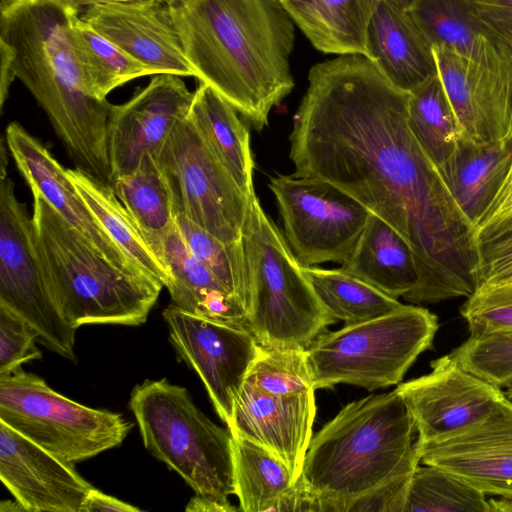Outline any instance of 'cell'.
Instances as JSON below:
<instances>
[{
  "label": "cell",
  "mask_w": 512,
  "mask_h": 512,
  "mask_svg": "<svg viewBox=\"0 0 512 512\" xmlns=\"http://www.w3.org/2000/svg\"><path fill=\"white\" fill-rule=\"evenodd\" d=\"M490 512H512V497L489 498Z\"/></svg>",
  "instance_id": "obj_49"
},
{
  "label": "cell",
  "mask_w": 512,
  "mask_h": 512,
  "mask_svg": "<svg viewBox=\"0 0 512 512\" xmlns=\"http://www.w3.org/2000/svg\"><path fill=\"white\" fill-rule=\"evenodd\" d=\"M171 8L195 77L263 130L294 88L288 13L277 0H181Z\"/></svg>",
  "instance_id": "obj_2"
},
{
  "label": "cell",
  "mask_w": 512,
  "mask_h": 512,
  "mask_svg": "<svg viewBox=\"0 0 512 512\" xmlns=\"http://www.w3.org/2000/svg\"><path fill=\"white\" fill-rule=\"evenodd\" d=\"M32 195L35 253L66 321L75 329L145 323L164 286L112 264L42 196Z\"/></svg>",
  "instance_id": "obj_5"
},
{
  "label": "cell",
  "mask_w": 512,
  "mask_h": 512,
  "mask_svg": "<svg viewBox=\"0 0 512 512\" xmlns=\"http://www.w3.org/2000/svg\"><path fill=\"white\" fill-rule=\"evenodd\" d=\"M181 76L153 75L125 103L112 105L107 122V149L112 180L130 173L146 153H155L193 100Z\"/></svg>",
  "instance_id": "obj_15"
},
{
  "label": "cell",
  "mask_w": 512,
  "mask_h": 512,
  "mask_svg": "<svg viewBox=\"0 0 512 512\" xmlns=\"http://www.w3.org/2000/svg\"><path fill=\"white\" fill-rule=\"evenodd\" d=\"M0 480L27 512H80L93 488L75 469L0 421Z\"/></svg>",
  "instance_id": "obj_18"
},
{
  "label": "cell",
  "mask_w": 512,
  "mask_h": 512,
  "mask_svg": "<svg viewBox=\"0 0 512 512\" xmlns=\"http://www.w3.org/2000/svg\"><path fill=\"white\" fill-rule=\"evenodd\" d=\"M413 473L395 476L357 498L349 504L347 512H404Z\"/></svg>",
  "instance_id": "obj_42"
},
{
  "label": "cell",
  "mask_w": 512,
  "mask_h": 512,
  "mask_svg": "<svg viewBox=\"0 0 512 512\" xmlns=\"http://www.w3.org/2000/svg\"><path fill=\"white\" fill-rule=\"evenodd\" d=\"M419 453L421 463L440 467L487 496L512 497V402L452 435L419 444Z\"/></svg>",
  "instance_id": "obj_17"
},
{
  "label": "cell",
  "mask_w": 512,
  "mask_h": 512,
  "mask_svg": "<svg viewBox=\"0 0 512 512\" xmlns=\"http://www.w3.org/2000/svg\"><path fill=\"white\" fill-rule=\"evenodd\" d=\"M495 45L512 60V0H465Z\"/></svg>",
  "instance_id": "obj_41"
},
{
  "label": "cell",
  "mask_w": 512,
  "mask_h": 512,
  "mask_svg": "<svg viewBox=\"0 0 512 512\" xmlns=\"http://www.w3.org/2000/svg\"><path fill=\"white\" fill-rule=\"evenodd\" d=\"M438 318L404 305L389 314L323 331L307 347L314 388L350 384L368 391L398 385L418 356L433 347Z\"/></svg>",
  "instance_id": "obj_8"
},
{
  "label": "cell",
  "mask_w": 512,
  "mask_h": 512,
  "mask_svg": "<svg viewBox=\"0 0 512 512\" xmlns=\"http://www.w3.org/2000/svg\"><path fill=\"white\" fill-rule=\"evenodd\" d=\"M239 510L240 508H236L230 503H221L201 495L192 497L185 508L187 512H232Z\"/></svg>",
  "instance_id": "obj_46"
},
{
  "label": "cell",
  "mask_w": 512,
  "mask_h": 512,
  "mask_svg": "<svg viewBox=\"0 0 512 512\" xmlns=\"http://www.w3.org/2000/svg\"><path fill=\"white\" fill-rule=\"evenodd\" d=\"M241 242L249 278L248 329L260 344L307 347L335 321L254 193Z\"/></svg>",
  "instance_id": "obj_7"
},
{
  "label": "cell",
  "mask_w": 512,
  "mask_h": 512,
  "mask_svg": "<svg viewBox=\"0 0 512 512\" xmlns=\"http://www.w3.org/2000/svg\"><path fill=\"white\" fill-rule=\"evenodd\" d=\"M315 414V390L272 395L244 383L228 428L232 435L269 450L298 481L311 441Z\"/></svg>",
  "instance_id": "obj_21"
},
{
  "label": "cell",
  "mask_w": 512,
  "mask_h": 512,
  "mask_svg": "<svg viewBox=\"0 0 512 512\" xmlns=\"http://www.w3.org/2000/svg\"><path fill=\"white\" fill-rule=\"evenodd\" d=\"M163 257L171 276L167 289L174 305L213 321L248 328L243 305L190 252L176 223L164 241Z\"/></svg>",
  "instance_id": "obj_23"
},
{
  "label": "cell",
  "mask_w": 512,
  "mask_h": 512,
  "mask_svg": "<svg viewBox=\"0 0 512 512\" xmlns=\"http://www.w3.org/2000/svg\"><path fill=\"white\" fill-rule=\"evenodd\" d=\"M145 448L201 495L230 503L235 494L233 441L229 428L212 422L188 390L166 378L145 380L130 395Z\"/></svg>",
  "instance_id": "obj_6"
},
{
  "label": "cell",
  "mask_w": 512,
  "mask_h": 512,
  "mask_svg": "<svg viewBox=\"0 0 512 512\" xmlns=\"http://www.w3.org/2000/svg\"><path fill=\"white\" fill-rule=\"evenodd\" d=\"M235 495L240 511H278L281 501L295 488L288 467L263 446L232 435Z\"/></svg>",
  "instance_id": "obj_31"
},
{
  "label": "cell",
  "mask_w": 512,
  "mask_h": 512,
  "mask_svg": "<svg viewBox=\"0 0 512 512\" xmlns=\"http://www.w3.org/2000/svg\"><path fill=\"white\" fill-rule=\"evenodd\" d=\"M406 10L432 46H442L483 66L512 71L465 0H410Z\"/></svg>",
  "instance_id": "obj_27"
},
{
  "label": "cell",
  "mask_w": 512,
  "mask_h": 512,
  "mask_svg": "<svg viewBox=\"0 0 512 512\" xmlns=\"http://www.w3.org/2000/svg\"><path fill=\"white\" fill-rule=\"evenodd\" d=\"M1 511H25L24 508L18 503L16 500L15 502L11 501H3L1 502Z\"/></svg>",
  "instance_id": "obj_50"
},
{
  "label": "cell",
  "mask_w": 512,
  "mask_h": 512,
  "mask_svg": "<svg viewBox=\"0 0 512 512\" xmlns=\"http://www.w3.org/2000/svg\"><path fill=\"white\" fill-rule=\"evenodd\" d=\"M341 269L396 299L404 298L420 282L411 246L372 213Z\"/></svg>",
  "instance_id": "obj_25"
},
{
  "label": "cell",
  "mask_w": 512,
  "mask_h": 512,
  "mask_svg": "<svg viewBox=\"0 0 512 512\" xmlns=\"http://www.w3.org/2000/svg\"><path fill=\"white\" fill-rule=\"evenodd\" d=\"M450 354L464 369L501 389L512 384V330L470 335Z\"/></svg>",
  "instance_id": "obj_38"
},
{
  "label": "cell",
  "mask_w": 512,
  "mask_h": 512,
  "mask_svg": "<svg viewBox=\"0 0 512 512\" xmlns=\"http://www.w3.org/2000/svg\"><path fill=\"white\" fill-rule=\"evenodd\" d=\"M162 1L170 6H173V5L177 4L178 2H180L181 0H162Z\"/></svg>",
  "instance_id": "obj_53"
},
{
  "label": "cell",
  "mask_w": 512,
  "mask_h": 512,
  "mask_svg": "<svg viewBox=\"0 0 512 512\" xmlns=\"http://www.w3.org/2000/svg\"><path fill=\"white\" fill-rule=\"evenodd\" d=\"M408 123L440 169L453 154L462 130L439 75L410 91Z\"/></svg>",
  "instance_id": "obj_34"
},
{
  "label": "cell",
  "mask_w": 512,
  "mask_h": 512,
  "mask_svg": "<svg viewBox=\"0 0 512 512\" xmlns=\"http://www.w3.org/2000/svg\"><path fill=\"white\" fill-rule=\"evenodd\" d=\"M76 15L60 0H0V56L44 110L75 168L112 187L113 104L85 89L71 43Z\"/></svg>",
  "instance_id": "obj_3"
},
{
  "label": "cell",
  "mask_w": 512,
  "mask_h": 512,
  "mask_svg": "<svg viewBox=\"0 0 512 512\" xmlns=\"http://www.w3.org/2000/svg\"><path fill=\"white\" fill-rule=\"evenodd\" d=\"M67 7L78 13L79 15L87 8L95 5L110 4L117 2H127L134 0H60Z\"/></svg>",
  "instance_id": "obj_47"
},
{
  "label": "cell",
  "mask_w": 512,
  "mask_h": 512,
  "mask_svg": "<svg viewBox=\"0 0 512 512\" xmlns=\"http://www.w3.org/2000/svg\"><path fill=\"white\" fill-rule=\"evenodd\" d=\"M71 43L88 94L106 100L115 88L133 79L153 75L76 15L71 26Z\"/></svg>",
  "instance_id": "obj_33"
},
{
  "label": "cell",
  "mask_w": 512,
  "mask_h": 512,
  "mask_svg": "<svg viewBox=\"0 0 512 512\" xmlns=\"http://www.w3.org/2000/svg\"><path fill=\"white\" fill-rule=\"evenodd\" d=\"M409 97L363 55L315 64L289 135L293 174L330 183L408 242L420 282L406 301L468 298L480 285L478 231L410 129Z\"/></svg>",
  "instance_id": "obj_1"
},
{
  "label": "cell",
  "mask_w": 512,
  "mask_h": 512,
  "mask_svg": "<svg viewBox=\"0 0 512 512\" xmlns=\"http://www.w3.org/2000/svg\"><path fill=\"white\" fill-rule=\"evenodd\" d=\"M169 339L178 356L202 380L221 420L230 425L238 394L258 341L246 327H236L186 312L173 303L163 311Z\"/></svg>",
  "instance_id": "obj_13"
},
{
  "label": "cell",
  "mask_w": 512,
  "mask_h": 512,
  "mask_svg": "<svg viewBox=\"0 0 512 512\" xmlns=\"http://www.w3.org/2000/svg\"><path fill=\"white\" fill-rule=\"evenodd\" d=\"M433 52L462 136L476 142L512 136V71L483 66L442 46Z\"/></svg>",
  "instance_id": "obj_19"
},
{
  "label": "cell",
  "mask_w": 512,
  "mask_h": 512,
  "mask_svg": "<svg viewBox=\"0 0 512 512\" xmlns=\"http://www.w3.org/2000/svg\"><path fill=\"white\" fill-rule=\"evenodd\" d=\"M470 335L512 330V283L481 285L460 308Z\"/></svg>",
  "instance_id": "obj_39"
},
{
  "label": "cell",
  "mask_w": 512,
  "mask_h": 512,
  "mask_svg": "<svg viewBox=\"0 0 512 512\" xmlns=\"http://www.w3.org/2000/svg\"><path fill=\"white\" fill-rule=\"evenodd\" d=\"M430 366L429 373L396 387L415 421L419 444L473 425L509 401L503 389L464 369L450 353Z\"/></svg>",
  "instance_id": "obj_14"
},
{
  "label": "cell",
  "mask_w": 512,
  "mask_h": 512,
  "mask_svg": "<svg viewBox=\"0 0 512 512\" xmlns=\"http://www.w3.org/2000/svg\"><path fill=\"white\" fill-rule=\"evenodd\" d=\"M80 18L153 75L195 77L172 8L162 0L95 5L84 10Z\"/></svg>",
  "instance_id": "obj_16"
},
{
  "label": "cell",
  "mask_w": 512,
  "mask_h": 512,
  "mask_svg": "<svg viewBox=\"0 0 512 512\" xmlns=\"http://www.w3.org/2000/svg\"><path fill=\"white\" fill-rule=\"evenodd\" d=\"M512 226V164L493 201L478 221L479 242Z\"/></svg>",
  "instance_id": "obj_43"
},
{
  "label": "cell",
  "mask_w": 512,
  "mask_h": 512,
  "mask_svg": "<svg viewBox=\"0 0 512 512\" xmlns=\"http://www.w3.org/2000/svg\"><path fill=\"white\" fill-rule=\"evenodd\" d=\"M303 272L320 304L336 322L345 325L365 322L404 306L366 282L339 269L303 266Z\"/></svg>",
  "instance_id": "obj_32"
},
{
  "label": "cell",
  "mask_w": 512,
  "mask_h": 512,
  "mask_svg": "<svg viewBox=\"0 0 512 512\" xmlns=\"http://www.w3.org/2000/svg\"><path fill=\"white\" fill-rule=\"evenodd\" d=\"M140 512L136 506L105 494L93 487L86 496L80 512Z\"/></svg>",
  "instance_id": "obj_45"
},
{
  "label": "cell",
  "mask_w": 512,
  "mask_h": 512,
  "mask_svg": "<svg viewBox=\"0 0 512 512\" xmlns=\"http://www.w3.org/2000/svg\"><path fill=\"white\" fill-rule=\"evenodd\" d=\"M369 59L396 87L410 92L438 75L433 46L406 8L380 0L367 30Z\"/></svg>",
  "instance_id": "obj_22"
},
{
  "label": "cell",
  "mask_w": 512,
  "mask_h": 512,
  "mask_svg": "<svg viewBox=\"0 0 512 512\" xmlns=\"http://www.w3.org/2000/svg\"><path fill=\"white\" fill-rule=\"evenodd\" d=\"M0 306L27 322L40 344L76 362L75 329L64 318L41 271L32 238V217L8 175L0 153Z\"/></svg>",
  "instance_id": "obj_10"
},
{
  "label": "cell",
  "mask_w": 512,
  "mask_h": 512,
  "mask_svg": "<svg viewBox=\"0 0 512 512\" xmlns=\"http://www.w3.org/2000/svg\"><path fill=\"white\" fill-rule=\"evenodd\" d=\"M395 3H397L398 5L406 8V6L408 5V3L410 2V0H391Z\"/></svg>",
  "instance_id": "obj_52"
},
{
  "label": "cell",
  "mask_w": 512,
  "mask_h": 512,
  "mask_svg": "<svg viewBox=\"0 0 512 512\" xmlns=\"http://www.w3.org/2000/svg\"><path fill=\"white\" fill-rule=\"evenodd\" d=\"M490 512L486 494L446 470L420 464L408 488L404 512Z\"/></svg>",
  "instance_id": "obj_35"
},
{
  "label": "cell",
  "mask_w": 512,
  "mask_h": 512,
  "mask_svg": "<svg viewBox=\"0 0 512 512\" xmlns=\"http://www.w3.org/2000/svg\"><path fill=\"white\" fill-rule=\"evenodd\" d=\"M283 236L303 266L343 264L370 212L328 182L278 174L270 178Z\"/></svg>",
  "instance_id": "obj_12"
},
{
  "label": "cell",
  "mask_w": 512,
  "mask_h": 512,
  "mask_svg": "<svg viewBox=\"0 0 512 512\" xmlns=\"http://www.w3.org/2000/svg\"><path fill=\"white\" fill-rule=\"evenodd\" d=\"M511 164L512 136L491 142L461 136L440 168L453 198L475 226L500 190Z\"/></svg>",
  "instance_id": "obj_24"
},
{
  "label": "cell",
  "mask_w": 512,
  "mask_h": 512,
  "mask_svg": "<svg viewBox=\"0 0 512 512\" xmlns=\"http://www.w3.org/2000/svg\"><path fill=\"white\" fill-rule=\"evenodd\" d=\"M6 143L32 194L42 196L112 264L125 272L151 279L128 259L102 229L69 178L67 169L39 140L19 123L12 122L6 128Z\"/></svg>",
  "instance_id": "obj_20"
},
{
  "label": "cell",
  "mask_w": 512,
  "mask_h": 512,
  "mask_svg": "<svg viewBox=\"0 0 512 512\" xmlns=\"http://www.w3.org/2000/svg\"><path fill=\"white\" fill-rule=\"evenodd\" d=\"M176 226L190 252L235 296L248 313L249 278L241 239L224 243L183 215Z\"/></svg>",
  "instance_id": "obj_36"
},
{
  "label": "cell",
  "mask_w": 512,
  "mask_h": 512,
  "mask_svg": "<svg viewBox=\"0 0 512 512\" xmlns=\"http://www.w3.org/2000/svg\"><path fill=\"white\" fill-rule=\"evenodd\" d=\"M277 1L317 50L369 57L367 30L380 0Z\"/></svg>",
  "instance_id": "obj_26"
},
{
  "label": "cell",
  "mask_w": 512,
  "mask_h": 512,
  "mask_svg": "<svg viewBox=\"0 0 512 512\" xmlns=\"http://www.w3.org/2000/svg\"><path fill=\"white\" fill-rule=\"evenodd\" d=\"M67 174L99 225L120 250L145 275L168 288L171 283L168 270L154 255L113 188L77 168L67 169Z\"/></svg>",
  "instance_id": "obj_30"
},
{
  "label": "cell",
  "mask_w": 512,
  "mask_h": 512,
  "mask_svg": "<svg viewBox=\"0 0 512 512\" xmlns=\"http://www.w3.org/2000/svg\"><path fill=\"white\" fill-rule=\"evenodd\" d=\"M153 154L165 175L175 216H185L224 243L241 239L250 198L188 115Z\"/></svg>",
  "instance_id": "obj_11"
},
{
  "label": "cell",
  "mask_w": 512,
  "mask_h": 512,
  "mask_svg": "<svg viewBox=\"0 0 512 512\" xmlns=\"http://www.w3.org/2000/svg\"><path fill=\"white\" fill-rule=\"evenodd\" d=\"M480 284L512 264V226L479 242ZM480 286V285H479Z\"/></svg>",
  "instance_id": "obj_44"
},
{
  "label": "cell",
  "mask_w": 512,
  "mask_h": 512,
  "mask_svg": "<svg viewBox=\"0 0 512 512\" xmlns=\"http://www.w3.org/2000/svg\"><path fill=\"white\" fill-rule=\"evenodd\" d=\"M238 111L209 85L194 91L188 117L210 149L250 198L254 193V159L250 133Z\"/></svg>",
  "instance_id": "obj_28"
},
{
  "label": "cell",
  "mask_w": 512,
  "mask_h": 512,
  "mask_svg": "<svg viewBox=\"0 0 512 512\" xmlns=\"http://www.w3.org/2000/svg\"><path fill=\"white\" fill-rule=\"evenodd\" d=\"M112 188L154 255L165 266L163 246L175 224V213L165 175L154 154L146 153L133 171L115 178Z\"/></svg>",
  "instance_id": "obj_29"
},
{
  "label": "cell",
  "mask_w": 512,
  "mask_h": 512,
  "mask_svg": "<svg viewBox=\"0 0 512 512\" xmlns=\"http://www.w3.org/2000/svg\"><path fill=\"white\" fill-rule=\"evenodd\" d=\"M505 395L512 402V384L505 388Z\"/></svg>",
  "instance_id": "obj_51"
},
{
  "label": "cell",
  "mask_w": 512,
  "mask_h": 512,
  "mask_svg": "<svg viewBox=\"0 0 512 512\" xmlns=\"http://www.w3.org/2000/svg\"><path fill=\"white\" fill-rule=\"evenodd\" d=\"M421 463L415 421L396 389L347 404L311 438L301 480L317 512L351 502Z\"/></svg>",
  "instance_id": "obj_4"
},
{
  "label": "cell",
  "mask_w": 512,
  "mask_h": 512,
  "mask_svg": "<svg viewBox=\"0 0 512 512\" xmlns=\"http://www.w3.org/2000/svg\"><path fill=\"white\" fill-rule=\"evenodd\" d=\"M0 421L73 464L121 445L133 428L122 414L75 402L22 367L0 376Z\"/></svg>",
  "instance_id": "obj_9"
},
{
  "label": "cell",
  "mask_w": 512,
  "mask_h": 512,
  "mask_svg": "<svg viewBox=\"0 0 512 512\" xmlns=\"http://www.w3.org/2000/svg\"><path fill=\"white\" fill-rule=\"evenodd\" d=\"M244 383L272 395L315 390L306 348L298 345H264L258 342Z\"/></svg>",
  "instance_id": "obj_37"
},
{
  "label": "cell",
  "mask_w": 512,
  "mask_h": 512,
  "mask_svg": "<svg viewBox=\"0 0 512 512\" xmlns=\"http://www.w3.org/2000/svg\"><path fill=\"white\" fill-rule=\"evenodd\" d=\"M36 342L37 334L33 328L0 306V376L22 367V364L41 359L42 352Z\"/></svg>",
  "instance_id": "obj_40"
},
{
  "label": "cell",
  "mask_w": 512,
  "mask_h": 512,
  "mask_svg": "<svg viewBox=\"0 0 512 512\" xmlns=\"http://www.w3.org/2000/svg\"><path fill=\"white\" fill-rule=\"evenodd\" d=\"M504 283H512V264L507 267L501 269L494 275L487 278L481 285H496V284H504Z\"/></svg>",
  "instance_id": "obj_48"
}]
</instances>
